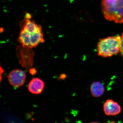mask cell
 Listing matches in <instances>:
<instances>
[{"mask_svg": "<svg viewBox=\"0 0 123 123\" xmlns=\"http://www.w3.org/2000/svg\"><path fill=\"white\" fill-rule=\"evenodd\" d=\"M18 39L22 46L31 49L44 42L42 26L32 19L30 14H26L22 22Z\"/></svg>", "mask_w": 123, "mask_h": 123, "instance_id": "1", "label": "cell"}, {"mask_svg": "<svg viewBox=\"0 0 123 123\" xmlns=\"http://www.w3.org/2000/svg\"><path fill=\"white\" fill-rule=\"evenodd\" d=\"M102 12L104 18L117 23H123V0H103Z\"/></svg>", "mask_w": 123, "mask_h": 123, "instance_id": "2", "label": "cell"}, {"mask_svg": "<svg viewBox=\"0 0 123 123\" xmlns=\"http://www.w3.org/2000/svg\"><path fill=\"white\" fill-rule=\"evenodd\" d=\"M121 36L119 35L100 39L98 45V55L103 57H110L120 52Z\"/></svg>", "mask_w": 123, "mask_h": 123, "instance_id": "3", "label": "cell"}, {"mask_svg": "<svg viewBox=\"0 0 123 123\" xmlns=\"http://www.w3.org/2000/svg\"><path fill=\"white\" fill-rule=\"evenodd\" d=\"M17 55L19 63L22 66L27 68H30L34 62V52L32 49L22 46L17 50Z\"/></svg>", "mask_w": 123, "mask_h": 123, "instance_id": "4", "label": "cell"}, {"mask_svg": "<svg viewBox=\"0 0 123 123\" xmlns=\"http://www.w3.org/2000/svg\"><path fill=\"white\" fill-rule=\"evenodd\" d=\"M26 77L25 73L23 70L16 69L9 73L8 78L11 85L15 88H19L24 85Z\"/></svg>", "mask_w": 123, "mask_h": 123, "instance_id": "5", "label": "cell"}, {"mask_svg": "<svg viewBox=\"0 0 123 123\" xmlns=\"http://www.w3.org/2000/svg\"><path fill=\"white\" fill-rule=\"evenodd\" d=\"M104 113L107 116H115L118 114L121 111L120 105L112 99H108L103 105Z\"/></svg>", "mask_w": 123, "mask_h": 123, "instance_id": "6", "label": "cell"}, {"mask_svg": "<svg viewBox=\"0 0 123 123\" xmlns=\"http://www.w3.org/2000/svg\"><path fill=\"white\" fill-rule=\"evenodd\" d=\"M44 86L45 84L43 80L38 78H35L29 82L28 90L31 93L38 94L43 92Z\"/></svg>", "mask_w": 123, "mask_h": 123, "instance_id": "7", "label": "cell"}, {"mask_svg": "<svg viewBox=\"0 0 123 123\" xmlns=\"http://www.w3.org/2000/svg\"><path fill=\"white\" fill-rule=\"evenodd\" d=\"M104 86L100 82L96 81L93 82L91 86L90 91L93 97H101L104 93Z\"/></svg>", "mask_w": 123, "mask_h": 123, "instance_id": "8", "label": "cell"}, {"mask_svg": "<svg viewBox=\"0 0 123 123\" xmlns=\"http://www.w3.org/2000/svg\"><path fill=\"white\" fill-rule=\"evenodd\" d=\"M120 52L123 58V33L121 36L120 40Z\"/></svg>", "mask_w": 123, "mask_h": 123, "instance_id": "9", "label": "cell"}, {"mask_svg": "<svg viewBox=\"0 0 123 123\" xmlns=\"http://www.w3.org/2000/svg\"><path fill=\"white\" fill-rule=\"evenodd\" d=\"M30 73L31 75H34L37 73V70L35 68H31L30 69Z\"/></svg>", "mask_w": 123, "mask_h": 123, "instance_id": "10", "label": "cell"}, {"mask_svg": "<svg viewBox=\"0 0 123 123\" xmlns=\"http://www.w3.org/2000/svg\"><path fill=\"white\" fill-rule=\"evenodd\" d=\"M4 69L0 64V83L2 80V74L4 73Z\"/></svg>", "mask_w": 123, "mask_h": 123, "instance_id": "11", "label": "cell"}]
</instances>
